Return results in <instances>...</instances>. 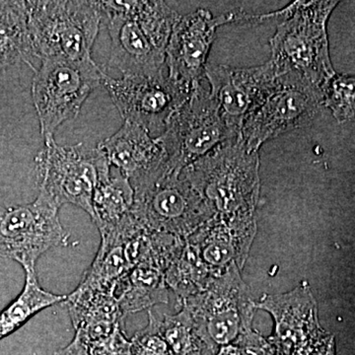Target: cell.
I'll use <instances>...</instances> for the list:
<instances>
[{
    "mask_svg": "<svg viewBox=\"0 0 355 355\" xmlns=\"http://www.w3.org/2000/svg\"><path fill=\"white\" fill-rule=\"evenodd\" d=\"M60 209L42 191L26 205L0 200V257L17 261L24 270L36 268L49 250L67 246L70 235L60 222Z\"/></svg>",
    "mask_w": 355,
    "mask_h": 355,
    "instance_id": "11",
    "label": "cell"
},
{
    "mask_svg": "<svg viewBox=\"0 0 355 355\" xmlns=\"http://www.w3.org/2000/svg\"><path fill=\"white\" fill-rule=\"evenodd\" d=\"M256 234L257 229L231 227L211 217L186 242L212 275L218 277L234 263L242 270Z\"/></svg>",
    "mask_w": 355,
    "mask_h": 355,
    "instance_id": "17",
    "label": "cell"
},
{
    "mask_svg": "<svg viewBox=\"0 0 355 355\" xmlns=\"http://www.w3.org/2000/svg\"><path fill=\"white\" fill-rule=\"evenodd\" d=\"M132 187V214L140 225L153 232L184 240L214 217L209 205L190 182L168 171L166 164Z\"/></svg>",
    "mask_w": 355,
    "mask_h": 355,
    "instance_id": "6",
    "label": "cell"
},
{
    "mask_svg": "<svg viewBox=\"0 0 355 355\" xmlns=\"http://www.w3.org/2000/svg\"><path fill=\"white\" fill-rule=\"evenodd\" d=\"M338 1H294L270 41L277 76L294 73L323 90L335 76L327 23Z\"/></svg>",
    "mask_w": 355,
    "mask_h": 355,
    "instance_id": "3",
    "label": "cell"
},
{
    "mask_svg": "<svg viewBox=\"0 0 355 355\" xmlns=\"http://www.w3.org/2000/svg\"><path fill=\"white\" fill-rule=\"evenodd\" d=\"M25 270L22 291L0 312V342L22 328L33 317L51 306L64 302L67 296L46 291L40 286L36 268Z\"/></svg>",
    "mask_w": 355,
    "mask_h": 355,
    "instance_id": "20",
    "label": "cell"
},
{
    "mask_svg": "<svg viewBox=\"0 0 355 355\" xmlns=\"http://www.w3.org/2000/svg\"><path fill=\"white\" fill-rule=\"evenodd\" d=\"M133 202L135 191L127 178L110 177L96 188L91 219L98 229L116 225L130 216Z\"/></svg>",
    "mask_w": 355,
    "mask_h": 355,
    "instance_id": "21",
    "label": "cell"
},
{
    "mask_svg": "<svg viewBox=\"0 0 355 355\" xmlns=\"http://www.w3.org/2000/svg\"><path fill=\"white\" fill-rule=\"evenodd\" d=\"M98 148L130 184L160 171L166 164L164 149L144 128L125 121L120 130L102 140Z\"/></svg>",
    "mask_w": 355,
    "mask_h": 355,
    "instance_id": "16",
    "label": "cell"
},
{
    "mask_svg": "<svg viewBox=\"0 0 355 355\" xmlns=\"http://www.w3.org/2000/svg\"><path fill=\"white\" fill-rule=\"evenodd\" d=\"M205 76L210 92L229 132L239 139L243 123L266 91L277 78L270 62L251 69H234L227 65L207 64Z\"/></svg>",
    "mask_w": 355,
    "mask_h": 355,
    "instance_id": "15",
    "label": "cell"
},
{
    "mask_svg": "<svg viewBox=\"0 0 355 355\" xmlns=\"http://www.w3.org/2000/svg\"><path fill=\"white\" fill-rule=\"evenodd\" d=\"M26 1L0 0V72L18 62L32 67Z\"/></svg>",
    "mask_w": 355,
    "mask_h": 355,
    "instance_id": "19",
    "label": "cell"
},
{
    "mask_svg": "<svg viewBox=\"0 0 355 355\" xmlns=\"http://www.w3.org/2000/svg\"><path fill=\"white\" fill-rule=\"evenodd\" d=\"M113 296L125 316L157 303H167L165 273L151 266H135L114 284Z\"/></svg>",
    "mask_w": 355,
    "mask_h": 355,
    "instance_id": "18",
    "label": "cell"
},
{
    "mask_svg": "<svg viewBox=\"0 0 355 355\" xmlns=\"http://www.w3.org/2000/svg\"><path fill=\"white\" fill-rule=\"evenodd\" d=\"M28 31L35 58H92L103 12L100 1H26Z\"/></svg>",
    "mask_w": 355,
    "mask_h": 355,
    "instance_id": "5",
    "label": "cell"
},
{
    "mask_svg": "<svg viewBox=\"0 0 355 355\" xmlns=\"http://www.w3.org/2000/svg\"><path fill=\"white\" fill-rule=\"evenodd\" d=\"M101 85L128 123L144 128L150 135L164 132L166 123L193 91L182 87L165 76L154 77L103 76Z\"/></svg>",
    "mask_w": 355,
    "mask_h": 355,
    "instance_id": "13",
    "label": "cell"
},
{
    "mask_svg": "<svg viewBox=\"0 0 355 355\" xmlns=\"http://www.w3.org/2000/svg\"><path fill=\"white\" fill-rule=\"evenodd\" d=\"M53 355H91L87 345L80 340L78 336H74L69 345L57 350Z\"/></svg>",
    "mask_w": 355,
    "mask_h": 355,
    "instance_id": "26",
    "label": "cell"
},
{
    "mask_svg": "<svg viewBox=\"0 0 355 355\" xmlns=\"http://www.w3.org/2000/svg\"><path fill=\"white\" fill-rule=\"evenodd\" d=\"M216 355H279L270 342L258 333L254 334L246 342L229 345L217 352Z\"/></svg>",
    "mask_w": 355,
    "mask_h": 355,
    "instance_id": "25",
    "label": "cell"
},
{
    "mask_svg": "<svg viewBox=\"0 0 355 355\" xmlns=\"http://www.w3.org/2000/svg\"><path fill=\"white\" fill-rule=\"evenodd\" d=\"M106 73L93 58L70 60L64 58L42 60L35 70L32 98L44 144L55 139L58 128L74 120L91 93Z\"/></svg>",
    "mask_w": 355,
    "mask_h": 355,
    "instance_id": "7",
    "label": "cell"
},
{
    "mask_svg": "<svg viewBox=\"0 0 355 355\" xmlns=\"http://www.w3.org/2000/svg\"><path fill=\"white\" fill-rule=\"evenodd\" d=\"M156 139L164 149L168 171L179 175L221 144L237 140L229 132L216 102L202 84L170 116L164 132Z\"/></svg>",
    "mask_w": 355,
    "mask_h": 355,
    "instance_id": "10",
    "label": "cell"
},
{
    "mask_svg": "<svg viewBox=\"0 0 355 355\" xmlns=\"http://www.w3.org/2000/svg\"><path fill=\"white\" fill-rule=\"evenodd\" d=\"M158 326L171 355H202L205 345L184 308L176 315H165Z\"/></svg>",
    "mask_w": 355,
    "mask_h": 355,
    "instance_id": "22",
    "label": "cell"
},
{
    "mask_svg": "<svg viewBox=\"0 0 355 355\" xmlns=\"http://www.w3.org/2000/svg\"><path fill=\"white\" fill-rule=\"evenodd\" d=\"M37 182L58 207L70 203L92 217L96 188L111 177V165L98 147L89 148L83 142L60 146L55 139L44 144L35 158Z\"/></svg>",
    "mask_w": 355,
    "mask_h": 355,
    "instance_id": "8",
    "label": "cell"
},
{
    "mask_svg": "<svg viewBox=\"0 0 355 355\" xmlns=\"http://www.w3.org/2000/svg\"><path fill=\"white\" fill-rule=\"evenodd\" d=\"M254 303L275 319V336L268 342L279 355H312L334 340L319 323L317 303L306 282L288 293L265 294Z\"/></svg>",
    "mask_w": 355,
    "mask_h": 355,
    "instance_id": "14",
    "label": "cell"
},
{
    "mask_svg": "<svg viewBox=\"0 0 355 355\" xmlns=\"http://www.w3.org/2000/svg\"><path fill=\"white\" fill-rule=\"evenodd\" d=\"M237 265L229 266L203 291L179 301L190 315L205 349L216 355L223 347L239 345L253 335L256 303Z\"/></svg>",
    "mask_w": 355,
    "mask_h": 355,
    "instance_id": "4",
    "label": "cell"
},
{
    "mask_svg": "<svg viewBox=\"0 0 355 355\" xmlns=\"http://www.w3.org/2000/svg\"><path fill=\"white\" fill-rule=\"evenodd\" d=\"M159 320L148 311V324L130 340V355H171L159 331Z\"/></svg>",
    "mask_w": 355,
    "mask_h": 355,
    "instance_id": "24",
    "label": "cell"
},
{
    "mask_svg": "<svg viewBox=\"0 0 355 355\" xmlns=\"http://www.w3.org/2000/svg\"><path fill=\"white\" fill-rule=\"evenodd\" d=\"M259 168L258 151L250 153L237 139L221 144L184 168L181 175L209 205L214 218L231 227L257 229Z\"/></svg>",
    "mask_w": 355,
    "mask_h": 355,
    "instance_id": "1",
    "label": "cell"
},
{
    "mask_svg": "<svg viewBox=\"0 0 355 355\" xmlns=\"http://www.w3.org/2000/svg\"><path fill=\"white\" fill-rule=\"evenodd\" d=\"M354 76L349 74H335L324 86V106L331 110L340 123L354 120Z\"/></svg>",
    "mask_w": 355,
    "mask_h": 355,
    "instance_id": "23",
    "label": "cell"
},
{
    "mask_svg": "<svg viewBox=\"0 0 355 355\" xmlns=\"http://www.w3.org/2000/svg\"><path fill=\"white\" fill-rule=\"evenodd\" d=\"M323 107L321 88L296 74H282L245 119L239 139L256 153L268 139L309 125Z\"/></svg>",
    "mask_w": 355,
    "mask_h": 355,
    "instance_id": "9",
    "label": "cell"
},
{
    "mask_svg": "<svg viewBox=\"0 0 355 355\" xmlns=\"http://www.w3.org/2000/svg\"><path fill=\"white\" fill-rule=\"evenodd\" d=\"M111 38L108 67L123 76L164 73L166 49L179 14L164 1H100Z\"/></svg>",
    "mask_w": 355,
    "mask_h": 355,
    "instance_id": "2",
    "label": "cell"
},
{
    "mask_svg": "<svg viewBox=\"0 0 355 355\" xmlns=\"http://www.w3.org/2000/svg\"><path fill=\"white\" fill-rule=\"evenodd\" d=\"M265 15L248 14L242 9L214 17L210 11L198 9L180 16L173 27L166 49L168 77L182 87L193 91L205 76V65L217 27L229 23L260 22Z\"/></svg>",
    "mask_w": 355,
    "mask_h": 355,
    "instance_id": "12",
    "label": "cell"
}]
</instances>
